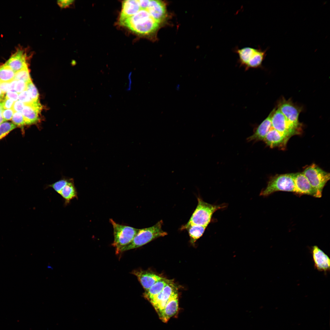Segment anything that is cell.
Segmentation results:
<instances>
[{"label": "cell", "instance_id": "cell-1", "mask_svg": "<svg viewBox=\"0 0 330 330\" xmlns=\"http://www.w3.org/2000/svg\"><path fill=\"white\" fill-rule=\"evenodd\" d=\"M120 25L140 35L156 34L160 24L156 22L146 9H141L134 15L119 21Z\"/></svg>", "mask_w": 330, "mask_h": 330}, {"label": "cell", "instance_id": "cell-2", "mask_svg": "<svg viewBox=\"0 0 330 330\" xmlns=\"http://www.w3.org/2000/svg\"><path fill=\"white\" fill-rule=\"evenodd\" d=\"M163 224L161 220L152 226L139 229L132 241L122 248L120 252L141 247L155 239L167 235V232L162 229Z\"/></svg>", "mask_w": 330, "mask_h": 330}, {"label": "cell", "instance_id": "cell-3", "mask_svg": "<svg viewBox=\"0 0 330 330\" xmlns=\"http://www.w3.org/2000/svg\"><path fill=\"white\" fill-rule=\"evenodd\" d=\"M198 204L189 220L187 223L207 227L210 223L214 213L218 210L226 207L225 204H211L197 198Z\"/></svg>", "mask_w": 330, "mask_h": 330}, {"label": "cell", "instance_id": "cell-4", "mask_svg": "<svg viewBox=\"0 0 330 330\" xmlns=\"http://www.w3.org/2000/svg\"><path fill=\"white\" fill-rule=\"evenodd\" d=\"M110 222L113 228L114 241L112 245L116 248V253L130 244L137 234L139 229L117 223L110 218Z\"/></svg>", "mask_w": 330, "mask_h": 330}, {"label": "cell", "instance_id": "cell-5", "mask_svg": "<svg viewBox=\"0 0 330 330\" xmlns=\"http://www.w3.org/2000/svg\"><path fill=\"white\" fill-rule=\"evenodd\" d=\"M278 191L295 193L294 173L277 174L272 177L260 195L267 196Z\"/></svg>", "mask_w": 330, "mask_h": 330}, {"label": "cell", "instance_id": "cell-6", "mask_svg": "<svg viewBox=\"0 0 330 330\" xmlns=\"http://www.w3.org/2000/svg\"><path fill=\"white\" fill-rule=\"evenodd\" d=\"M302 172L317 192L318 197H321L324 187L330 179L329 173L314 163L306 167Z\"/></svg>", "mask_w": 330, "mask_h": 330}, {"label": "cell", "instance_id": "cell-7", "mask_svg": "<svg viewBox=\"0 0 330 330\" xmlns=\"http://www.w3.org/2000/svg\"><path fill=\"white\" fill-rule=\"evenodd\" d=\"M272 127L289 138L300 134L301 130L296 128L287 120L278 108L275 111L271 119Z\"/></svg>", "mask_w": 330, "mask_h": 330}, {"label": "cell", "instance_id": "cell-8", "mask_svg": "<svg viewBox=\"0 0 330 330\" xmlns=\"http://www.w3.org/2000/svg\"><path fill=\"white\" fill-rule=\"evenodd\" d=\"M177 288L173 281L167 284L161 292L149 302L151 303L159 316L172 293Z\"/></svg>", "mask_w": 330, "mask_h": 330}, {"label": "cell", "instance_id": "cell-9", "mask_svg": "<svg viewBox=\"0 0 330 330\" xmlns=\"http://www.w3.org/2000/svg\"><path fill=\"white\" fill-rule=\"evenodd\" d=\"M287 120L296 128L301 130V125L298 120L301 109L291 102L283 99L278 108Z\"/></svg>", "mask_w": 330, "mask_h": 330}, {"label": "cell", "instance_id": "cell-10", "mask_svg": "<svg viewBox=\"0 0 330 330\" xmlns=\"http://www.w3.org/2000/svg\"><path fill=\"white\" fill-rule=\"evenodd\" d=\"M295 193L298 195L306 194L319 198L316 191L302 172L294 173Z\"/></svg>", "mask_w": 330, "mask_h": 330}, {"label": "cell", "instance_id": "cell-11", "mask_svg": "<svg viewBox=\"0 0 330 330\" xmlns=\"http://www.w3.org/2000/svg\"><path fill=\"white\" fill-rule=\"evenodd\" d=\"M311 252L315 269L325 273L329 272L330 259L328 256L316 245L312 247Z\"/></svg>", "mask_w": 330, "mask_h": 330}, {"label": "cell", "instance_id": "cell-12", "mask_svg": "<svg viewBox=\"0 0 330 330\" xmlns=\"http://www.w3.org/2000/svg\"><path fill=\"white\" fill-rule=\"evenodd\" d=\"M146 10L151 16L160 24L166 20L167 15L166 5L161 1L150 0Z\"/></svg>", "mask_w": 330, "mask_h": 330}, {"label": "cell", "instance_id": "cell-13", "mask_svg": "<svg viewBox=\"0 0 330 330\" xmlns=\"http://www.w3.org/2000/svg\"><path fill=\"white\" fill-rule=\"evenodd\" d=\"M289 138L272 127L263 141L271 148L277 147L283 149Z\"/></svg>", "mask_w": 330, "mask_h": 330}, {"label": "cell", "instance_id": "cell-14", "mask_svg": "<svg viewBox=\"0 0 330 330\" xmlns=\"http://www.w3.org/2000/svg\"><path fill=\"white\" fill-rule=\"evenodd\" d=\"M178 310V295L177 290L172 294L159 317L163 322L166 323L170 318L176 315Z\"/></svg>", "mask_w": 330, "mask_h": 330}, {"label": "cell", "instance_id": "cell-15", "mask_svg": "<svg viewBox=\"0 0 330 330\" xmlns=\"http://www.w3.org/2000/svg\"><path fill=\"white\" fill-rule=\"evenodd\" d=\"M132 273L135 275L144 289L147 291L156 282L163 278L151 272L135 270Z\"/></svg>", "mask_w": 330, "mask_h": 330}, {"label": "cell", "instance_id": "cell-16", "mask_svg": "<svg viewBox=\"0 0 330 330\" xmlns=\"http://www.w3.org/2000/svg\"><path fill=\"white\" fill-rule=\"evenodd\" d=\"M275 110L274 109L258 126L254 133L248 137L247 140L249 141L263 140L266 134L272 127L271 119Z\"/></svg>", "mask_w": 330, "mask_h": 330}, {"label": "cell", "instance_id": "cell-17", "mask_svg": "<svg viewBox=\"0 0 330 330\" xmlns=\"http://www.w3.org/2000/svg\"><path fill=\"white\" fill-rule=\"evenodd\" d=\"M41 108L39 102L32 104H24L21 113L24 117L25 125L35 124L38 121V114Z\"/></svg>", "mask_w": 330, "mask_h": 330}, {"label": "cell", "instance_id": "cell-18", "mask_svg": "<svg viewBox=\"0 0 330 330\" xmlns=\"http://www.w3.org/2000/svg\"><path fill=\"white\" fill-rule=\"evenodd\" d=\"M141 9L138 0L123 1L119 21L134 15Z\"/></svg>", "mask_w": 330, "mask_h": 330}, {"label": "cell", "instance_id": "cell-19", "mask_svg": "<svg viewBox=\"0 0 330 330\" xmlns=\"http://www.w3.org/2000/svg\"><path fill=\"white\" fill-rule=\"evenodd\" d=\"M58 194L64 199L65 206L68 205L72 200L75 198L77 199L78 193L73 180L69 179Z\"/></svg>", "mask_w": 330, "mask_h": 330}, {"label": "cell", "instance_id": "cell-20", "mask_svg": "<svg viewBox=\"0 0 330 330\" xmlns=\"http://www.w3.org/2000/svg\"><path fill=\"white\" fill-rule=\"evenodd\" d=\"M172 280L163 278L154 284L144 294V297L149 301L160 294L164 287Z\"/></svg>", "mask_w": 330, "mask_h": 330}, {"label": "cell", "instance_id": "cell-21", "mask_svg": "<svg viewBox=\"0 0 330 330\" xmlns=\"http://www.w3.org/2000/svg\"><path fill=\"white\" fill-rule=\"evenodd\" d=\"M206 227L187 223L183 226L181 230L186 229L188 232L191 243L193 244L204 234Z\"/></svg>", "mask_w": 330, "mask_h": 330}, {"label": "cell", "instance_id": "cell-22", "mask_svg": "<svg viewBox=\"0 0 330 330\" xmlns=\"http://www.w3.org/2000/svg\"><path fill=\"white\" fill-rule=\"evenodd\" d=\"M257 49L249 47L236 49L235 51L238 55V61L240 65L245 68L253 58Z\"/></svg>", "mask_w": 330, "mask_h": 330}, {"label": "cell", "instance_id": "cell-23", "mask_svg": "<svg viewBox=\"0 0 330 330\" xmlns=\"http://www.w3.org/2000/svg\"><path fill=\"white\" fill-rule=\"evenodd\" d=\"M266 50H263L261 49H257L253 59L248 63L245 69L247 70L250 68H256L261 66L266 56Z\"/></svg>", "mask_w": 330, "mask_h": 330}, {"label": "cell", "instance_id": "cell-24", "mask_svg": "<svg viewBox=\"0 0 330 330\" xmlns=\"http://www.w3.org/2000/svg\"><path fill=\"white\" fill-rule=\"evenodd\" d=\"M15 73L5 63L0 66V82H10L14 79Z\"/></svg>", "mask_w": 330, "mask_h": 330}, {"label": "cell", "instance_id": "cell-25", "mask_svg": "<svg viewBox=\"0 0 330 330\" xmlns=\"http://www.w3.org/2000/svg\"><path fill=\"white\" fill-rule=\"evenodd\" d=\"M16 127L12 123L4 122L0 124V141Z\"/></svg>", "mask_w": 330, "mask_h": 330}, {"label": "cell", "instance_id": "cell-26", "mask_svg": "<svg viewBox=\"0 0 330 330\" xmlns=\"http://www.w3.org/2000/svg\"><path fill=\"white\" fill-rule=\"evenodd\" d=\"M14 79L22 80L27 82L31 80L28 66L15 73Z\"/></svg>", "mask_w": 330, "mask_h": 330}, {"label": "cell", "instance_id": "cell-27", "mask_svg": "<svg viewBox=\"0 0 330 330\" xmlns=\"http://www.w3.org/2000/svg\"><path fill=\"white\" fill-rule=\"evenodd\" d=\"M26 90L34 101L39 102V94L38 90L31 80L27 83Z\"/></svg>", "mask_w": 330, "mask_h": 330}, {"label": "cell", "instance_id": "cell-28", "mask_svg": "<svg viewBox=\"0 0 330 330\" xmlns=\"http://www.w3.org/2000/svg\"><path fill=\"white\" fill-rule=\"evenodd\" d=\"M11 120L13 123L16 127L17 126L22 128L25 125L21 112H14Z\"/></svg>", "mask_w": 330, "mask_h": 330}, {"label": "cell", "instance_id": "cell-29", "mask_svg": "<svg viewBox=\"0 0 330 330\" xmlns=\"http://www.w3.org/2000/svg\"><path fill=\"white\" fill-rule=\"evenodd\" d=\"M18 100L24 104H32L36 102L31 98L28 91L24 90L18 94Z\"/></svg>", "mask_w": 330, "mask_h": 330}, {"label": "cell", "instance_id": "cell-30", "mask_svg": "<svg viewBox=\"0 0 330 330\" xmlns=\"http://www.w3.org/2000/svg\"><path fill=\"white\" fill-rule=\"evenodd\" d=\"M69 179L62 178L48 185L52 188L57 193H59L61 189L67 183Z\"/></svg>", "mask_w": 330, "mask_h": 330}, {"label": "cell", "instance_id": "cell-31", "mask_svg": "<svg viewBox=\"0 0 330 330\" xmlns=\"http://www.w3.org/2000/svg\"><path fill=\"white\" fill-rule=\"evenodd\" d=\"M27 83L22 80L17 81L15 88V92L19 94L26 90Z\"/></svg>", "mask_w": 330, "mask_h": 330}, {"label": "cell", "instance_id": "cell-32", "mask_svg": "<svg viewBox=\"0 0 330 330\" xmlns=\"http://www.w3.org/2000/svg\"><path fill=\"white\" fill-rule=\"evenodd\" d=\"M14 112L13 109H3L2 115L4 122L11 119Z\"/></svg>", "mask_w": 330, "mask_h": 330}, {"label": "cell", "instance_id": "cell-33", "mask_svg": "<svg viewBox=\"0 0 330 330\" xmlns=\"http://www.w3.org/2000/svg\"><path fill=\"white\" fill-rule=\"evenodd\" d=\"M14 102L12 100L5 97L1 102L3 109H12Z\"/></svg>", "mask_w": 330, "mask_h": 330}, {"label": "cell", "instance_id": "cell-34", "mask_svg": "<svg viewBox=\"0 0 330 330\" xmlns=\"http://www.w3.org/2000/svg\"><path fill=\"white\" fill-rule=\"evenodd\" d=\"M24 106V104L18 100L14 102L12 109L14 112H21Z\"/></svg>", "mask_w": 330, "mask_h": 330}, {"label": "cell", "instance_id": "cell-35", "mask_svg": "<svg viewBox=\"0 0 330 330\" xmlns=\"http://www.w3.org/2000/svg\"><path fill=\"white\" fill-rule=\"evenodd\" d=\"M18 94L16 92L9 91L6 93L5 97L11 99L15 102L18 100Z\"/></svg>", "mask_w": 330, "mask_h": 330}, {"label": "cell", "instance_id": "cell-36", "mask_svg": "<svg viewBox=\"0 0 330 330\" xmlns=\"http://www.w3.org/2000/svg\"><path fill=\"white\" fill-rule=\"evenodd\" d=\"M73 2V0H59L57 1L58 4L61 8L68 7Z\"/></svg>", "mask_w": 330, "mask_h": 330}, {"label": "cell", "instance_id": "cell-37", "mask_svg": "<svg viewBox=\"0 0 330 330\" xmlns=\"http://www.w3.org/2000/svg\"><path fill=\"white\" fill-rule=\"evenodd\" d=\"M10 82H0V89L4 93H6L10 90Z\"/></svg>", "mask_w": 330, "mask_h": 330}, {"label": "cell", "instance_id": "cell-38", "mask_svg": "<svg viewBox=\"0 0 330 330\" xmlns=\"http://www.w3.org/2000/svg\"><path fill=\"white\" fill-rule=\"evenodd\" d=\"M141 9H146L149 4L150 0H138Z\"/></svg>", "mask_w": 330, "mask_h": 330}, {"label": "cell", "instance_id": "cell-39", "mask_svg": "<svg viewBox=\"0 0 330 330\" xmlns=\"http://www.w3.org/2000/svg\"><path fill=\"white\" fill-rule=\"evenodd\" d=\"M132 72H130L129 73L128 75V85L127 87L126 88V90L127 91L129 92L132 89Z\"/></svg>", "mask_w": 330, "mask_h": 330}, {"label": "cell", "instance_id": "cell-40", "mask_svg": "<svg viewBox=\"0 0 330 330\" xmlns=\"http://www.w3.org/2000/svg\"><path fill=\"white\" fill-rule=\"evenodd\" d=\"M17 81L14 79L12 81L10 82V90L9 91L15 92V88Z\"/></svg>", "mask_w": 330, "mask_h": 330}, {"label": "cell", "instance_id": "cell-41", "mask_svg": "<svg viewBox=\"0 0 330 330\" xmlns=\"http://www.w3.org/2000/svg\"><path fill=\"white\" fill-rule=\"evenodd\" d=\"M3 108L2 107L1 102H0V124L4 122L3 119L2 117V113Z\"/></svg>", "mask_w": 330, "mask_h": 330}, {"label": "cell", "instance_id": "cell-42", "mask_svg": "<svg viewBox=\"0 0 330 330\" xmlns=\"http://www.w3.org/2000/svg\"><path fill=\"white\" fill-rule=\"evenodd\" d=\"M4 93L0 89V102L2 100L4 96Z\"/></svg>", "mask_w": 330, "mask_h": 330}]
</instances>
